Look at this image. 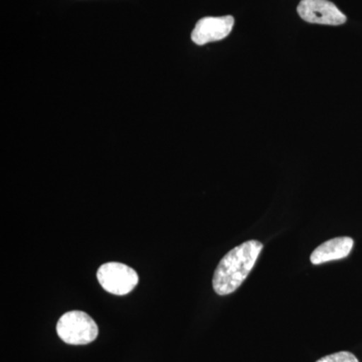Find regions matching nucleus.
I'll list each match as a JSON object with an SVG mask.
<instances>
[{
    "label": "nucleus",
    "instance_id": "5",
    "mask_svg": "<svg viewBox=\"0 0 362 362\" xmlns=\"http://www.w3.org/2000/svg\"><path fill=\"white\" fill-rule=\"evenodd\" d=\"M233 25L235 18L232 16L202 18L197 21L194 30H192V42L204 45L226 39L232 33Z\"/></svg>",
    "mask_w": 362,
    "mask_h": 362
},
{
    "label": "nucleus",
    "instance_id": "2",
    "mask_svg": "<svg viewBox=\"0 0 362 362\" xmlns=\"http://www.w3.org/2000/svg\"><path fill=\"white\" fill-rule=\"evenodd\" d=\"M57 332L64 342L71 345H86L94 341L99 333L96 322L83 311L64 314L57 324Z\"/></svg>",
    "mask_w": 362,
    "mask_h": 362
},
{
    "label": "nucleus",
    "instance_id": "7",
    "mask_svg": "<svg viewBox=\"0 0 362 362\" xmlns=\"http://www.w3.org/2000/svg\"><path fill=\"white\" fill-rule=\"evenodd\" d=\"M316 362H359L354 354L349 351H340L337 354L323 356Z\"/></svg>",
    "mask_w": 362,
    "mask_h": 362
},
{
    "label": "nucleus",
    "instance_id": "4",
    "mask_svg": "<svg viewBox=\"0 0 362 362\" xmlns=\"http://www.w3.org/2000/svg\"><path fill=\"white\" fill-rule=\"evenodd\" d=\"M297 11L300 18L309 23L341 25L346 21L345 14L328 0H302Z\"/></svg>",
    "mask_w": 362,
    "mask_h": 362
},
{
    "label": "nucleus",
    "instance_id": "6",
    "mask_svg": "<svg viewBox=\"0 0 362 362\" xmlns=\"http://www.w3.org/2000/svg\"><path fill=\"white\" fill-rule=\"evenodd\" d=\"M354 240L349 237L334 238L326 240L314 250L310 256L313 265H321L331 261L346 258L354 247Z\"/></svg>",
    "mask_w": 362,
    "mask_h": 362
},
{
    "label": "nucleus",
    "instance_id": "1",
    "mask_svg": "<svg viewBox=\"0 0 362 362\" xmlns=\"http://www.w3.org/2000/svg\"><path fill=\"white\" fill-rule=\"evenodd\" d=\"M262 250L263 244L256 240H247L230 250L214 271V292L220 296H226L239 289L254 268Z\"/></svg>",
    "mask_w": 362,
    "mask_h": 362
},
{
    "label": "nucleus",
    "instance_id": "3",
    "mask_svg": "<svg viewBox=\"0 0 362 362\" xmlns=\"http://www.w3.org/2000/svg\"><path fill=\"white\" fill-rule=\"evenodd\" d=\"M97 279L105 291L117 296L129 294L139 282L134 269L117 262H109L100 267Z\"/></svg>",
    "mask_w": 362,
    "mask_h": 362
}]
</instances>
